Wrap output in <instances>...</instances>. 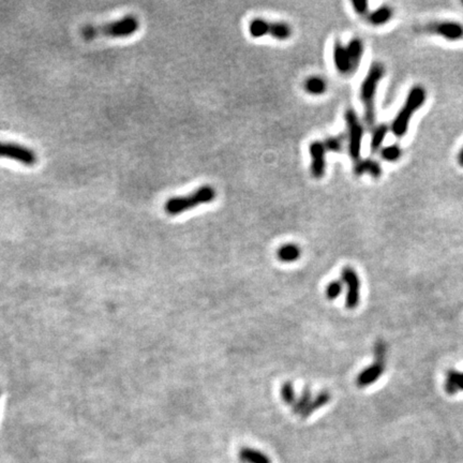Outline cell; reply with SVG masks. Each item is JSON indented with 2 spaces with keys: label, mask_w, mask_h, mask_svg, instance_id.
Returning a JSON list of instances; mask_svg holds the SVG:
<instances>
[{
  "label": "cell",
  "mask_w": 463,
  "mask_h": 463,
  "mask_svg": "<svg viewBox=\"0 0 463 463\" xmlns=\"http://www.w3.org/2000/svg\"><path fill=\"white\" fill-rule=\"evenodd\" d=\"M217 192L211 186H202L190 194L171 197L164 204V210L168 215L176 216L186 212L203 204H209L216 200Z\"/></svg>",
  "instance_id": "cell-2"
},
{
  "label": "cell",
  "mask_w": 463,
  "mask_h": 463,
  "mask_svg": "<svg viewBox=\"0 0 463 463\" xmlns=\"http://www.w3.org/2000/svg\"><path fill=\"white\" fill-rule=\"evenodd\" d=\"M385 73V68L382 64H373L368 71L366 79L363 80L361 89H360V99L365 107V117L366 121L369 126H372L376 120V114H374V97L377 89V85L379 81L382 80Z\"/></svg>",
  "instance_id": "cell-4"
},
{
  "label": "cell",
  "mask_w": 463,
  "mask_h": 463,
  "mask_svg": "<svg viewBox=\"0 0 463 463\" xmlns=\"http://www.w3.org/2000/svg\"><path fill=\"white\" fill-rule=\"evenodd\" d=\"M332 55H334V62L337 68V70L343 75H350L355 72L354 69L350 54H348L346 46L341 44V42L337 41L334 45V51H332Z\"/></svg>",
  "instance_id": "cell-11"
},
{
  "label": "cell",
  "mask_w": 463,
  "mask_h": 463,
  "mask_svg": "<svg viewBox=\"0 0 463 463\" xmlns=\"http://www.w3.org/2000/svg\"><path fill=\"white\" fill-rule=\"evenodd\" d=\"M445 392L454 396L457 393L463 390V372H459L455 369H450L446 373V378L444 383Z\"/></svg>",
  "instance_id": "cell-13"
},
{
  "label": "cell",
  "mask_w": 463,
  "mask_h": 463,
  "mask_svg": "<svg viewBox=\"0 0 463 463\" xmlns=\"http://www.w3.org/2000/svg\"><path fill=\"white\" fill-rule=\"evenodd\" d=\"M278 258L283 263H292L297 261L301 256L300 248L295 243H287L281 246L277 252Z\"/></svg>",
  "instance_id": "cell-17"
},
{
  "label": "cell",
  "mask_w": 463,
  "mask_h": 463,
  "mask_svg": "<svg viewBox=\"0 0 463 463\" xmlns=\"http://www.w3.org/2000/svg\"><path fill=\"white\" fill-rule=\"evenodd\" d=\"M305 90L313 96H320L326 91V82L320 76H311L305 82Z\"/></svg>",
  "instance_id": "cell-20"
},
{
  "label": "cell",
  "mask_w": 463,
  "mask_h": 463,
  "mask_svg": "<svg viewBox=\"0 0 463 463\" xmlns=\"http://www.w3.org/2000/svg\"><path fill=\"white\" fill-rule=\"evenodd\" d=\"M280 394H281V399L283 400V402L285 404L293 407V404L296 401V394H295L293 383L285 382L282 386H281Z\"/></svg>",
  "instance_id": "cell-24"
},
{
  "label": "cell",
  "mask_w": 463,
  "mask_h": 463,
  "mask_svg": "<svg viewBox=\"0 0 463 463\" xmlns=\"http://www.w3.org/2000/svg\"><path fill=\"white\" fill-rule=\"evenodd\" d=\"M385 371V363L374 361L371 366L367 367L366 369L358 374L356 378V384L358 387H367L370 386L373 383H376L377 379L382 377V374Z\"/></svg>",
  "instance_id": "cell-12"
},
{
  "label": "cell",
  "mask_w": 463,
  "mask_h": 463,
  "mask_svg": "<svg viewBox=\"0 0 463 463\" xmlns=\"http://www.w3.org/2000/svg\"><path fill=\"white\" fill-rule=\"evenodd\" d=\"M345 121L348 137V154L354 160L360 159L361 153V144L363 137V129L356 113L353 110L345 112Z\"/></svg>",
  "instance_id": "cell-6"
},
{
  "label": "cell",
  "mask_w": 463,
  "mask_h": 463,
  "mask_svg": "<svg viewBox=\"0 0 463 463\" xmlns=\"http://www.w3.org/2000/svg\"><path fill=\"white\" fill-rule=\"evenodd\" d=\"M458 163H459V165L461 166V168H463V147L460 149V152L459 154H458Z\"/></svg>",
  "instance_id": "cell-29"
},
{
  "label": "cell",
  "mask_w": 463,
  "mask_h": 463,
  "mask_svg": "<svg viewBox=\"0 0 463 463\" xmlns=\"http://www.w3.org/2000/svg\"><path fill=\"white\" fill-rule=\"evenodd\" d=\"M352 4L354 10H355L358 14L362 15L368 11V2L363 1V0H354V1H352Z\"/></svg>",
  "instance_id": "cell-28"
},
{
  "label": "cell",
  "mask_w": 463,
  "mask_h": 463,
  "mask_svg": "<svg viewBox=\"0 0 463 463\" xmlns=\"http://www.w3.org/2000/svg\"><path fill=\"white\" fill-rule=\"evenodd\" d=\"M341 280L347 288L345 298L346 308L355 309L360 300L361 283L360 277L352 267H344L341 272Z\"/></svg>",
  "instance_id": "cell-8"
},
{
  "label": "cell",
  "mask_w": 463,
  "mask_h": 463,
  "mask_svg": "<svg viewBox=\"0 0 463 463\" xmlns=\"http://www.w3.org/2000/svg\"><path fill=\"white\" fill-rule=\"evenodd\" d=\"M343 283L341 281H331L326 288V297L329 300L336 299L342 293Z\"/></svg>",
  "instance_id": "cell-25"
},
{
  "label": "cell",
  "mask_w": 463,
  "mask_h": 463,
  "mask_svg": "<svg viewBox=\"0 0 463 463\" xmlns=\"http://www.w3.org/2000/svg\"><path fill=\"white\" fill-rule=\"evenodd\" d=\"M354 171L357 175H363V174H369L372 176L373 178H379L382 175V168L379 165L378 162L371 159H366V160H360V162H357L355 164V168H354Z\"/></svg>",
  "instance_id": "cell-14"
},
{
  "label": "cell",
  "mask_w": 463,
  "mask_h": 463,
  "mask_svg": "<svg viewBox=\"0 0 463 463\" xmlns=\"http://www.w3.org/2000/svg\"><path fill=\"white\" fill-rule=\"evenodd\" d=\"M239 459L246 463H272L270 458L264 452L249 447H243L239 450Z\"/></svg>",
  "instance_id": "cell-16"
},
{
  "label": "cell",
  "mask_w": 463,
  "mask_h": 463,
  "mask_svg": "<svg viewBox=\"0 0 463 463\" xmlns=\"http://www.w3.org/2000/svg\"><path fill=\"white\" fill-rule=\"evenodd\" d=\"M0 158L11 159L26 166L38 162V154L27 146L13 142H0Z\"/></svg>",
  "instance_id": "cell-7"
},
{
  "label": "cell",
  "mask_w": 463,
  "mask_h": 463,
  "mask_svg": "<svg viewBox=\"0 0 463 463\" xmlns=\"http://www.w3.org/2000/svg\"><path fill=\"white\" fill-rule=\"evenodd\" d=\"M311 155V173L315 178H322L326 169V148L323 142L315 140L309 146Z\"/></svg>",
  "instance_id": "cell-10"
},
{
  "label": "cell",
  "mask_w": 463,
  "mask_h": 463,
  "mask_svg": "<svg viewBox=\"0 0 463 463\" xmlns=\"http://www.w3.org/2000/svg\"><path fill=\"white\" fill-rule=\"evenodd\" d=\"M311 394H311L310 388L306 387V388L304 389V392L301 393L300 397H299L298 399H296L295 403L293 404L292 410H293V413H294V414L300 415L301 413L304 412L305 409H306L307 407H308V404L310 403V401L312 400Z\"/></svg>",
  "instance_id": "cell-22"
},
{
  "label": "cell",
  "mask_w": 463,
  "mask_h": 463,
  "mask_svg": "<svg viewBox=\"0 0 463 463\" xmlns=\"http://www.w3.org/2000/svg\"><path fill=\"white\" fill-rule=\"evenodd\" d=\"M382 158L387 161V162H396L402 155V149L399 147V145L393 144L389 146L384 147L381 152Z\"/></svg>",
  "instance_id": "cell-23"
},
{
  "label": "cell",
  "mask_w": 463,
  "mask_h": 463,
  "mask_svg": "<svg viewBox=\"0 0 463 463\" xmlns=\"http://www.w3.org/2000/svg\"><path fill=\"white\" fill-rule=\"evenodd\" d=\"M387 355V345L382 340H377L374 345V360L378 362H384L386 360Z\"/></svg>",
  "instance_id": "cell-26"
},
{
  "label": "cell",
  "mask_w": 463,
  "mask_h": 463,
  "mask_svg": "<svg viewBox=\"0 0 463 463\" xmlns=\"http://www.w3.org/2000/svg\"><path fill=\"white\" fill-rule=\"evenodd\" d=\"M330 399H331V396H330V394L328 392H321L320 394H316L315 398L311 400L310 403L308 404V407L305 409L304 412L301 413L299 416L303 419L308 418L309 416L313 414V412H315L316 410H320L321 408H323L324 405H326L327 403H329Z\"/></svg>",
  "instance_id": "cell-15"
},
{
  "label": "cell",
  "mask_w": 463,
  "mask_h": 463,
  "mask_svg": "<svg viewBox=\"0 0 463 463\" xmlns=\"http://www.w3.org/2000/svg\"><path fill=\"white\" fill-rule=\"evenodd\" d=\"M139 28V20L134 15H126L113 22L86 25L81 29L82 37L85 40L98 38H126L137 33Z\"/></svg>",
  "instance_id": "cell-1"
},
{
  "label": "cell",
  "mask_w": 463,
  "mask_h": 463,
  "mask_svg": "<svg viewBox=\"0 0 463 463\" xmlns=\"http://www.w3.org/2000/svg\"><path fill=\"white\" fill-rule=\"evenodd\" d=\"M346 49H347L348 54H350L354 69H355L356 71L357 68L360 65L362 55H363V44L361 42V40L357 38L352 39L346 45Z\"/></svg>",
  "instance_id": "cell-18"
},
{
  "label": "cell",
  "mask_w": 463,
  "mask_h": 463,
  "mask_svg": "<svg viewBox=\"0 0 463 463\" xmlns=\"http://www.w3.org/2000/svg\"><path fill=\"white\" fill-rule=\"evenodd\" d=\"M249 33L253 38H262L264 35H272L274 39L283 41L292 35V28L287 23L268 22L262 18H256L249 25Z\"/></svg>",
  "instance_id": "cell-5"
},
{
  "label": "cell",
  "mask_w": 463,
  "mask_h": 463,
  "mask_svg": "<svg viewBox=\"0 0 463 463\" xmlns=\"http://www.w3.org/2000/svg\"><path fill=\"white\" fill-rule=\"evenodd\" d=\"M430 33L441 35L446 40L458 41L463 39V25L454 20H439L427 25Z\"/></svg>",
  "instance_id": "cell-9"
},
{
  "label": "cell",
  "mask_w": 463,
  "mask_h": 463,
  "mask_svg": "<svg viewBox=\"0 0 463 463\" xmlns=\"http://www.w3.org/2000/svg\"><path fill=\"white\" fill-rule=\"evenodd\" d=\"M427 92L424 87L415 86L410 90L407 100L392 123V131L397 137H402L407 134L409 123L415 112L424 105Z\"/></svg>",
  "instance_id": "cell-3"
},
{
  "label": "cell",
  "mask_w": 463,
  "mask_h": 463,
  "mask_svg": "<svg viewBox=\"0 0 463 463\" xmlns=\"http://www.w3.org/2000/svg\"><path fill=\"white\" fill-rule=\"evenodd\" d=\"M393 10L388 6L379 7L378 9L374 10L372 13L369 14L368 19L372 25L381 26L389 22L390 18L393 17Z\"/></svg>",
  "instance_id": "cell-19"
},
{
  "label": "cell",
  "mask_w": 463,
  "mask_h": 463,
  "mask_svg": "<svg viewBox=\"0 0 463 463\" xmlns=\"http://www.w3.org/2000/svg\"><path fill=\"white\" fill-rule=\"evenodd\" d=\"M325 145V148L327 152H334L338 153L340 152L343 146V139L341 137H331L326 138L325 142H323Z\"/></svg>",
  "instance_id": "cell-27"
},
{
  "label": "cell",
  "mask_w": 463,
  "mask_h": 463,
  "mask_svg": "<svg viewBox=\"0 0 463 463\" xmlns=\"http://www.w3.org/2000/svg\"><path fill=\"white\" fill-rule=\"evenodd\" d=\"M388 132V127L386 124H379L374 130V132L372 134V139H371V152L372 153H377L379 149V147L382 146V144L384 142L385 137H386V134Z\"/></svg>",
  "instance_id": "cell-21"
}]
</instances>
